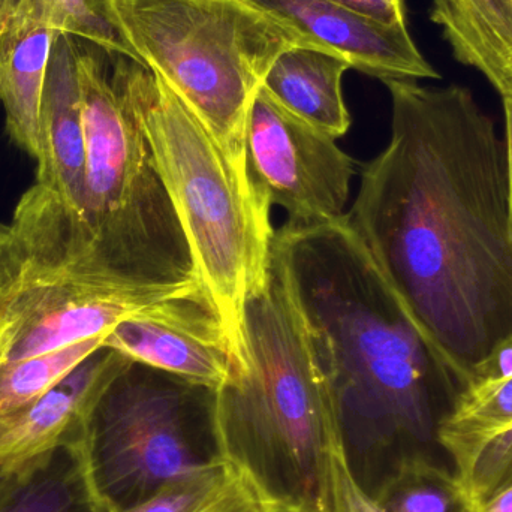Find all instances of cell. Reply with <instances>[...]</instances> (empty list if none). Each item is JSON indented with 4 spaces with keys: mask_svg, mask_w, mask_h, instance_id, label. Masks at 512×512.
<instances>
[{
    "mask_svg": "<svg viewBox=\"0 0 512 512\" xmlns=\"http://www.w3.org/2000/svg\"><path fill=\"white\" fill-rule=\"evenodd\" d=\"M382 83L391 140L346 219L460 391L512 336L507 146L466 87Z\"/></svg>",
    "mask_w": 512,
    "mask_h": 512,
    "instance_id": "1",
    "label": "cell"
},
{
    "mask_svg": "<svg viewBox=\"0 0 512 512\" xmlns=\"http://www.w3.org/2000/svg\"><path fill=\"white\" fill-rule=\"evenodd\" d=\"M273 249L285 264L336 400L349 469L372 495L388 456L435 439L439 400L459 393L376 267L346 215L286 222Z\"/></svg>",
    "mask_w": 512,
    "mask_h": 512,
    "instance_id": "2",
    "label": "cell"
},
{
    "mask_svg": "<svg viewBox=\"0 0 512 512\" xmlns=\"http://www.w3.org/2000/svg\"><path fill=\"white\" fill-rule=\"evenodd\" d=\"M246 360L216 390L222 460L261 502L340 511L346 460L336 400L294 286L271 254L245 309Z\"/></svg>",
    "mask_w": 512,
    "mask_h": 512,
    "instance_id": "3",
    "label": "cell"
},
{
    "mask_svg": "<svg viewBox=\"0 0 512 512\" xmlns=\"http://www.w3.org/2000/svg\"><path fill=\"white\" fill-rule=\"evenodd\" d=\"M132 108L191 249L195 270L215 304L236 366L246 360L245 309L270 270L271 206L212 132L173 89L128 57Z\"/></svg>",
    "mask_w": 512,
    "mask_h": 512,
    "instance_id": "4",
    "label": "cell"
},
{
    "mask_svg": "<svg viewBox=\"0 0 512 512\" xmlns=\"http://www.w3.org/2000/svg\"><path fill=\"white\" fill-rule=\"evenodd\" d=\"M86 134L84 230L122 288L201 283L170 195L132 108L128 56L74 38ZM203 285V283H201Z\"/></svg>",
    "mask_w": 512,
    "mask_h": 512,
    "instance_id": "5",
    "label": "cell"
},
{
    "mask_svg": "<svg viewBox=\"0 0 512 512\" xmlns=\"http://www.w3.org/2000/svg\"><path fill=\"white\" fill-rule=\"evenodd\" d=\"M203 288L128 289L96 262L83 221L30 186L0 224V366L105 337L149 307Z\"/></svg>",
    "mask_w": 512,
    "mask_h": 512,
    "instance_id": "6",
    "label": "cell"
},
{
    "mask_svg": "<svg viewBox=\"0 0 512 512\" xmlns=\"http://www.w3.org/2000/svg\"><path fill=\"white\" fill-rule=\"evenodd\" d=\"M141 62L242 170L249 111L274 59L312 45L248 0H111Z\"/></svg>",
    "mask_w": 512,
    "mask_h": 512,
    "instance_id": "7",
    "label": "cell"
},
{
    "mask_svg": "<svg viewBox=\"0 0 512 512\" xmlns=\"http://www.w3.org/2000/svg\"><path fill=\"white\" fill-rule=\"evenodd\" d=\"M216 390L129 361L90 415V477L110 512L149 499L171 478L222 460Z\"/></svg>",
    "mask_w": 512,
    "mask_h": 512,
    "instance_id": "8",
    "label": "cell"
},
{
    "mask_svg": "<svg viewBox=\"0 0 512 512\" xmlns=\"http://www.w3.org/2000/svg\"><path fill=\"white\" fill-rule=\"evenodd\" d=\"M246 158L256 191L285 210L288 224H330L346 215L354 159L262 87L249 111Z\"/></svg>",
    "mask_w": 512,
    "mask_h": 512,
    "instance_id": "9",
    "label": "cell"
},
{
    "mask_svg": "<svg viewBox=\"0 0 512 512\" xmlns=\"http://www.w3.org/2000/svg\"><path fill=\"white\" fill-rule=\"evenodd\" d=\"M102 346L212 390L222 387L236 367L224 325L204 288L168 298L120 322Z\"/></svg>",
    "mask_w": 512,
    "mask_h": 512,
    "instance_id": "10",
    "label": "cell"
},
{
    "mask_svg": "<svg viewBox=\"0 0 512 512\" xmlns=\"http://www.w3.org/2000/svg\"><path fill=\"white\" fill-rule=\"evenodd\" d=\"M129 361L101 346L39 399L2 415L0 477L32 471L60 450L83 444L102 391Z\"/></svg>",
    "mask_w": 512,
    "mask_h": 512,
    "instance_id": "11",
    "label": "cell"
},
{
    "mask_svg": "<svg viewBox=\"0 0 512 512\" xmlns=\"http://www.w3.org/2000/svg\"><path fill=\"white\" fill-rule=\"evenodd\" d=\"M309 44L345 59L351 68L385 80L441 78L424 59L408 27L385 26L330 0H248Z\"/></svg>",
    "mask_w": 512,
    "mask_h": 512,
    "instance_id": "12",
    "label": "cell"
},
{
    "mask_svg": "<svg viewBox=\"0 0 512 512\" xmlns=\"http://www.w3.org/2000/svg\"><path fill=\"white\" fill-rule=\"evenodd\" d=\"M36 183L81 216L86 195V134L74 38L56 33L39 108Z\"/></svg>",
    "mask_w": 512,
    "mask_h": 512,
    "instance_id": "13",
    "label": "cell"
},
{
    "mask_svg": "<svg viewBox=\"0 0 512 512\" xmlns=\"http://www.w3.org/2000/svg\"><path fill=\"white\" fill-rule=\"evenodd\" d=\"M54 35L44 0H18L0 33V104L6 132L33 159L38 155L39 108Z\"/></svg>",
    "mask_w": 512,
    "mask_h": 512,
    "instance_id": "14",
    "label": "cell"
},
{
    "mask_svg": "<svg viewBox=\"0 0 512 512\" xmlns=\"http://www.w3.org/2000/svg\"><path fill=\"white\" fill-rule=\"evenodd\" d=\"M351 65L315 45H294L274 59L262 89L289 113L337 138L348 132L351 116L342 78Z\"/></svg>",
    "mask_w": 512,
    "mask_h": 512,
    "instance_id": "15",
    "label": "cell"
},
{
    "mask_svg": "<svg viewBox=\"0 0 512 512\" xmlns=\"http://www.w3.org/2000/svg\"><path fill=\"white\" fill-rule=\"evenodd\" d=\"M430 18L459 62L512 96V0H433Z\"/></svg>",
    "mask_w": 512,
    "mask_h": 512,
    "instance_id": "16",
    "label": "cell"
},
{
    "mask_svg": "<svg viewBox=\"0 0 512 512\" xmlns=\"http://www.w3.org/2000/svg\"><path fill=\"white\" fill-rule=\"evenodd\" d=\"M512 424V379L472 381L454 397L435 439L450 454L463 486L486 448Z\"/></svg>",
    "mask_w": 512,
    "mask_h": 512,
    "instance_id": "17",
    "label": "cell"
},
{
    "mask_svg": "<svg viewBox=\"0 0 512 512\" xmlns=\"http://www.w3.org/2000/svg\"><path fill=\"white\" fill-rule=\"evenodd\" d=\"M0 512H110L96 492L86 445L65 448L32 471L0 477Z\"/></svg>",
    "mask_w": 512,
    "mask_h": 512,
    "instance_id": "18",
    "label": "cell"
},
{
    "mask_svg": "<svg viewBox=\"0 0 512 512\" xmlns=\"http://www.w3.org/2000/svg\"><path fill=\"white\" fill-rule=\"evenodd\" d=\"M385 512H474L456 472L433 462L423 451L400 457L372 493Z\"/></svg>",
    "mask_w": 512,
    "mask_h": 512,
    "instance_id": "19",
    "label": "cell"
},
{
    "mask_svg": "<svg viewBox=\"0 0 512 512\" xmlns=\"http://www.w3.org/2000/svg\"><path fill=\"white\" fill-rule=\"evenodd\" d=\"M105 337L0 366V417L11 414L59 384L84 358L104 345Z\"/></svg>",
    "mask_w": 512,
    "mask_h": 512,
    "instance_id": "20",
    "label": "cell"
},
{
    "mask_svg": "<svg viewBox=\"0 0 512 512\" xmlns=\"http://www.w3.org/2000/svg\"><path fill=\"white\" fill-rule=\"evenodd\" d=\"M44 6L54 32L143 63L126 38L111 0H44Z\"/></svg>",
    "mask_w": 512,
    "mask_h": 512,
    "instance_id": "21",
    "label": "cell"
},
{
    "mask_svg": "<svg viewBox=\"0 0 512 512\" xmlns=\"http://www.w3.org/2000/svg\"><path fill=\"white\" fill-rule=\"evenodd\" d=\"M225 460L183 472L162 484L149 499L122 512H200L236 477Z\"/></svg>",
    "mask_w": 512,
    "mask_h": 512,
    "instance_id": "22",
    "label": "cell"
},
{
    "mask_svg": "<svg viewBox=\"0 0 512 512\" xmlns=\"http://www.w3.org/2000/svg\"><path fill=\"white\" fill-rule=\"evenodd\" d=\"M360 17L385 26H405V0H330Z\"/></svg>",
    "mask_w": 512,
    "mask_h": 512,
    "instance_id": "23",
    "label": "cell"
},
{
    "mask_svg": "<svg viewBox=\"0 0 512 512\" xmlns=\"http://www.w3.org/2000/svg\"><path fill=\"white\" fill-rule=\"evenodd\" d=\"M200 512H261V501L248 481L237 472L224 492Z\"/></svg>",
    "mask_w": 512,
    "mask_h": 512,
    "instance_id": "24",
    "label": "cell"
},
{
    "mask_svg": "<svg viewBox=\"0 0 512 512\" xmlns=\"http://www.w3.org/2000/svg\"><path fill=\"white\" fill-rule=\"evenodd\" d=\"M487 379H490V381H508V379H512V336L501 340L490 351V354L475 366L469 382L487 381Z\"/></svg>",
    "mask_w": 512,
    "mask_h": 512,
    "instance_id": "25",
    "label": "cell"
},
{
    "mask_svg": "<svg viewBox=\"0 0 512 512\" xmlns=\"http://www.w3.org/2000/svg\"><path fill=\"white\" fill-rule=\"evenodd\" d=\"M340 511L342 512H385L375 499L355 480L348 463L340 474Z\"/></svg>",
    "mask_w": 512,
    "mask_h": 512,
    "instance_id": "26",
    "label": "cell"
},
{
    "mask_svg": "<svg viewBox=\"0 0 512 512\" xmlns=\"http://www.w3.org/2000/svg\"><path fill=\"white\" fill-rule=\"evenodd\" d=\"M505 122H507V138H505V146H507V164H508V191H510V227L512 239V96H505Z\"/></svg>",
    "mask_w": 512,
    "mask_h": 512,
    "instance_id": "27",
    "label": "cell"
},
{
    "mask_svg": "<svg viewBox=\"0 0 512 512\" xmlns=\"http://www.w3.org/2000/svg\"><path fill=\"white\" fill-rule=\"evenodd\" d=\"M474 512H512V483L499 490L486 504L475 508Z\"/></svg>",
    "mask_w": 512,
    "mask_h": 512,
    "instance_id": "28",
    "label": "cell"
},
{
    "mask_svg": "<svg viewBox=\"0 0 512 512\" xmlns=\"http://www.w3.org/2000/svg\"><path fill=\"white\" fill-rule=\"evenodd\" d=\"M261 512H312L294 505L279 504V502H261Z\"/></svg>",
    "mask_w": 512,
    "mask_h": 512,
    "instance_id": "29",
    "label": "cell"
},
{
    "mask_svg": "<svg viewBox=\"0 0 512 512\" xmlns=\"http://www.w3.org/2000/svg\"><path fill=\"white\" fill-rule=\"evenodd\" d=\"M17 5L18 0H0V33Z\"/></svg>",
    "mask_w": 512,
    "mask_h": 512,
    "instance_id": "30",
    "label": "cell"
}]
</instances>
